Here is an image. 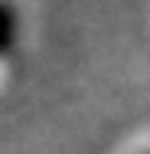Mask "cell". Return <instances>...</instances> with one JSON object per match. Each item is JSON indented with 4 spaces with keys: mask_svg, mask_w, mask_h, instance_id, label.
Returning <instances> with one entry per match:
<instances>
[{
    "mask_svg": "<svg viewBox=\"0 0 150 154\" xmlns=\"http://www.w3.org/2000/svg\"><path fill=\"white\" fill-rule=\"evenodd\" d=\"M16 39H20V10L13 0H0V59L13 53Z\"/></svg>",
    "mask_w": 150,
    "mask_h": 154,
    "instance_id": "cell-1",
    "label": "cell"
},
{
    "mask_svg": "<svg viewBox=\"0 0 150 154\" xmlns=\"http://www.w3.org/2000/svg\"><path fill=\"white\" fill-rule=\"evenodd\" d=\"M144 154H150V151H144Z\"/></svg>",
    "mask_w": 150,
    "mask_h": 154,
    "instance_id": "cell-2",
    "label": "cell"
}]
</instances>
